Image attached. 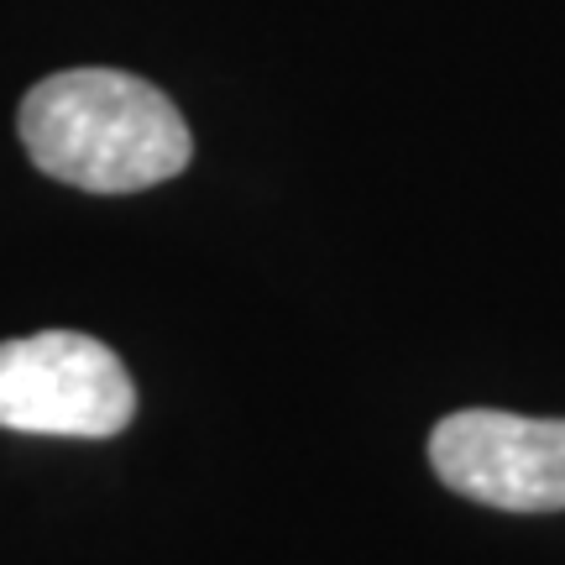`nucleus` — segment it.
I'll return each instance as SVG.
<instances>
[{
  "instance_id": "f03ea898",
  "label": "nucleus",
  "mask_w": 565,
  "mask_h": 565,
  "mask_svg": "<svg viewBox=\"0 0 565 565\" xmlns=\"http://www.w3.org/2000/svg\"><path fill=\"white\" fill-rule=\"evenodd\" d=\"M137 414L126 362L95 335L42 330L0 345V429L110 440Z\"/></svg>"
},
{
  "instance_id": "f257e3e1",
  "label": "nucleus",
  "mask_w": 565,
  "mask_h": 565,
  "mask_svg": "<svg viewBox=\"0 0 565 565\" xmlns=\"http://www.w3.org/2000/svg\"><path fill=\"white\" fill-rule=\"evenodd\" d=\"M26 158L89 194H137L189 168V126L158 84L121 68H68L21 100Z\"/></svg>"
},
{
  "instance_id": "7ed1b4c3",
  "label": "nucleus",
  "mask_w": 565,
  "mask_h": 565,
  "mask_svg": "<svg viewBox=\"0 0 565 565\" xmlns=\"http://www.w3.org/2000/svg\"><path fill=\"white\" fill-rule=\"evenodd\" d=\"M429 466L450 492L503 513L565 508V419H524L503 408H461L435 424Z\"/></svg>"
}]
</instances>
